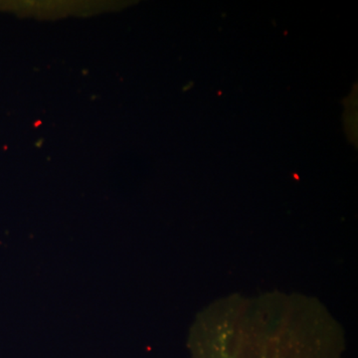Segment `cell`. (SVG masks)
<instances>
[{
  "label": "cell",
  "mask_w": 358,
  "mask_h": 358,
  "mask_svg": "<svg viewBox=\"0 0 358 358\" xmlns=\"http://www.w3.org/2000/svg\"><path fill=\"white\" fill-rule=\"evenodd\" d=\"M194 358H341L345 331L324 303L294 292L232 294L202 308Z\"/></svg>",
  "instance_id": "6da1fadb"
}]
</instances>
